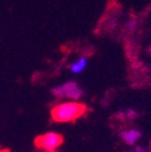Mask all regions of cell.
<instances>
[{"label":"cell","instance_id":"cell-1","mask_svg":"<svg viewBox=\"0 0 151 152\" xmlns=\"http://www.w3.org/2000/svg\"><path fill=\"white\" fill-rule=\"evenodd\" d=\"M87 110L85 104L77 102L75 100L62 102L58 104L51 112L52 118L59 123H68L73 121L80 117Z\"/></svg>","mask_w":151,"mask_h":152},{"label":"cell","instance_id":"cell-2","mask_svg":"<svg viewBox=\"0 0 151 152\" xmlns=\"http://www.w3.org/2000/svg\"><path fill=\"white\" fill-rule=\"evenodd\" d=\"M52 93L54 96L60 98H70L72 100H77L81 97L83 90L79 88V86L75 81H68L62 86L55 87L52 89Z\"/></svg>","mask_w":151,"mask_h":152},{"label":"cell","instance_id":"cell-3","mask_svg":"<svg viewBox=\"0 0 151 152\" xmlns=\"http://www.w3.org/2000/svg\"><path fill=\"white\" fill-rule=\"evenodd\" d=\"M62 144V136L54 132H49L38 136L35 140V145L38 148L47 151H53Z\"/></svg>","mask_w":151,"mask_h":152},{"label":"cell","instance_id":"cell-4","mask_svg":"<svg viewBox=\"0 0 151 152\" xmlns=\"http://www.w3.org/2000/svg\"><path fill=\"white\" fill-rule=\"evenodd\" d=\"M120 137L123 138V140L128 144V145H133L141 137V132L135 129H131V130H124L120 132Z\"/></svg>","mask_w":151,"mask_h":152},{"label":"cell","instance_id":"cell-5","mask_svg":"<svg viewBox=\"0 0 151 152\" xmlns=\"http://www.w3.org/2000/svg\"><path fill=\"white\" fill-rule=\"evenodd\" d=\"M87 64H88L87 57H81V58L76 60V61L70 66V70H71V72L74 74L80 73V72H83L84 70H85V68L87 66Z\"/></svg>","mask_w":151,"mask_h":152},{"label":"cell","instance_id":"cell-6","mask_svg":"<svg viewBox=\"0 0 151 152\" xmlns=\"http://www.w3.org/2000/svg\"><path fill=\"white\" fill-rule=\"evenodd\" d=\"M136 115H137V112L133 109H129L126 112V116H127L128 118H135Z\"/></svg>","mask_w":151,"mask_h":152},{"label":"cell","instance_id":"cell-7","mask_svg":"<svg viewBox=\"0 0 151 152\" xmlns=\"http://www.w3.org/2000/svg\"><path fill=\"white\" fill-rule=\"evenodd\" d=\"M135 24H136V21H135L134 19H131L129 22H128V24H127V26L130 28V30H132V28H135Z\"/></svg>","mask_w":151,"mask_h":152},{"label":"cell","instance_id":"cell-8","mask_svg":"<svg viewBox=\"0 0 151 152\" xmlns=\"http://www.w3.org/2000/svg\"><path fill=\"white\" fill-rule=\"evenodd\" d=\"M132 152H147V151L144 149V148H142V147H141V146H137V147L135 148V149L133 150Z\"/></svg>","mask_w":151,"mask_h":152},{"label":"cell","instance_id":"cell-9","mask_svg":"<svg viewBox=\"0 0 151 152\" xmlns=\"http://www.w3.org/2000/svg\"><path fill=\"white\" fill-rule=\"evenodd\" d=\"M0 152H10V151H7V150H1Z\"/></svg>","mask_w":151,"mask_h":152},{"label":"cell","instance_id":"cell-10","mask_svg":"<svg viewBox=\"0 0 151 152\" xmlns=\"http://www.w3.org/2000/svg\"><path fill=\"white\" fill-rule=\"evenodd\" d=\"M48 152H55V151H54V150H53V151H48Z\"/></svg>","mask_w":151,"mask_h":152}]
</instances>
